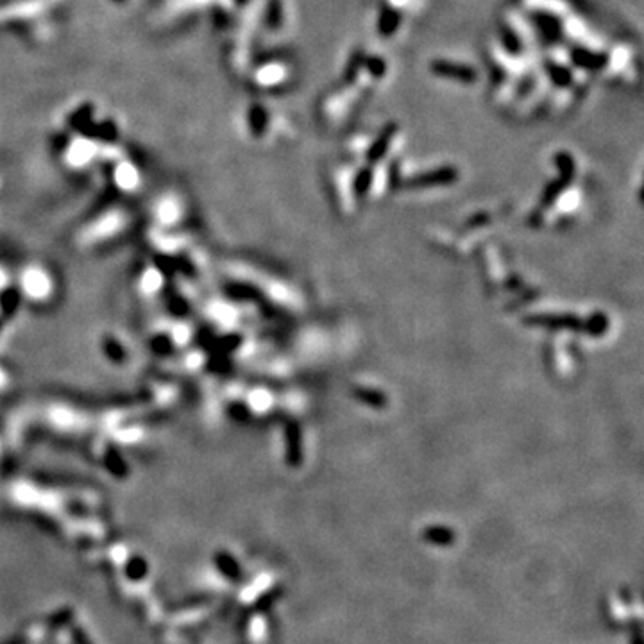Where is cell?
I'll return each mask as SVG.
<instances>
[{
  "mask_svg": "<svg viewBox=\"0 0 644 644\" xmlns=\"http://www.w3.org/2000/svg\"><path fill=\"white\" fill-rule=\"evenodd\" d=\"M455 179H456L455 168L444 167V168H438V170L426 172V174L419 175V177L410 181V184H412V186H419V188H422V186H431V184L451 183V181H455Z\"/></svg>",
  "mask_w": 644,
  "mask_h": 644,
  "instance_id": "obj_2",
  "label": "cell"
},
{
  "mask_svg": "<svg viewBox=\"0 0 644 644\" xmlns=\"http://www.w3.org/2000/svg\"><path fill=\"white\" fill-rule=\"evenodd\" d=\"M286 458L292 465H299L302 462V446H301V429L295 422H290L286 428Z\"/></svg>",
  "mask_w": 644,
  "mask_h": 644,
  "instance_id": "obj_3",
  "label": "cell"
},
{
  "mask_svg": "<svg viewBox=\"0 0 644 644\" xmlns=\"http://www.w3.org/2000/svg\"><path fill=\"white\" fill-rule=\"evenodd\" d=\"M438 70L442 75H453V77H458V79H465V77H471L469 70H464V68H456V66L447 65V63H442V65L438 66Z\"/></svg>",
  "mask_w": 644,
  "mask_h": 644,
  "instance_id": "obj_10",
  "label": "cell"
},
{
  "mask_svg": "<svg viewBox=\"0 0 644 644\" xmlns=\"http://www.w3.org/2000/svg\"><path fill=\"white\" fill-rule=\"evenodd\" d=\"M23 285H26L27 294L35 295V297H41V295H45L50 290L47 276L41 271H27Z\"/></svg>",
  "mask_w": 644,
  "mask_h": 644,
  "instance_id": "obj_4",
  "label": "cell"
},
{
  "mask_svg": "<svg viewBox=\"0 0 644 644\" xmlns=\"http://www.w3.org/2000/svg\"><path fill=\"white\" fill-rule=\"evenodd\" d=\"M526 324L546 326L549 329H571L585 331V322L574 315H530L525 319Z\"/></svg>",
  "mask_w": 644,
  "mask_h": 644,
  "instance_id": "obj_1",
  "label": "cell"
},
{
  "mask_svg": "<svg viewBox=\"0 0 644 644\" xmlns=\"http://www.w3.org/2000/svg\"><path fill=\"white\" fill-rule=\"evenodd\" d=\"M565 183H567V179H564V177H560V179H557V181H553V183L549 184L548 188H546V192L543 193V199H540V208H549V206H552L553 202H555V199H557L558 195L562 193V190H564Z\"/></svg>",
  "mask_w": 644,
  "mask_h": 644,
  "instance_id": "obj_7",
  "label": "cell"
},
{
  "mask_svg": "<svg viewBox=\"0 0 644 644\" xmlns=\"http://www.w3.org/2000/svg\"><path fill=\"white\" fill-rule=\"evenodd\" d=\"M609 328V319L605 317V313H594L589 320H585V331L583 333H589L592 337H600L607 331Z\"/></svg>",
  "mask_w": 644,
  "mask_h": 644,
  "instance_id": "obj_6",
  "label": "cell"
},
{
  "mask_svg": "<svg viewBox=\"0 0 644 644\" xmlns=\"http://www.w3.org/2000/svg\"><path fill=\"white\" fill-rule=\"evenodd\" d=\"M353 394L362 401V403L369 404V407L373 408H383L387 404V399L382 392H376V390H369V389H355L353 390Z\"/></svg>",
  "mask_w": 644,
  "mask_h": 644,
  "instance_id": "obj_5",
  "label": "cell"
},
{
  "mask_svg": "<svg viewBox=\"0 0 644 644\" xmlns=\"http://www.w3.org/2000/svg\"><path fill=\"white\" fill-rule=\"evenodd\" d=\"M389 142H390V133H385V135H383L382 138H380V140L373 145V147H371V150H369V154H367L369 162H378V159L382 158L383 153L389 149Z\"/></svg>",
  "mask_w": 644,
  "mask_h": 644,
  "instance_id": "obj_8",
  "label": "cell"
},
{
  "mask_svg": "<svg viewBox=\"0 0 644 644\" xmlns=\"http://www.w3.org/2000/svg\"><path fill=\"white\" fill-rule=\"evenodd\" d=\"M369 186H371V170L364 168V170H362L358 175H356L355 193H356V195H365V193H367V190H369Z\"/></svg>",
  "mask_w": 644,
  "mask_h": 644,
  "instance_id": "obj_9",
  "label": "cell"
}]
</instances>
